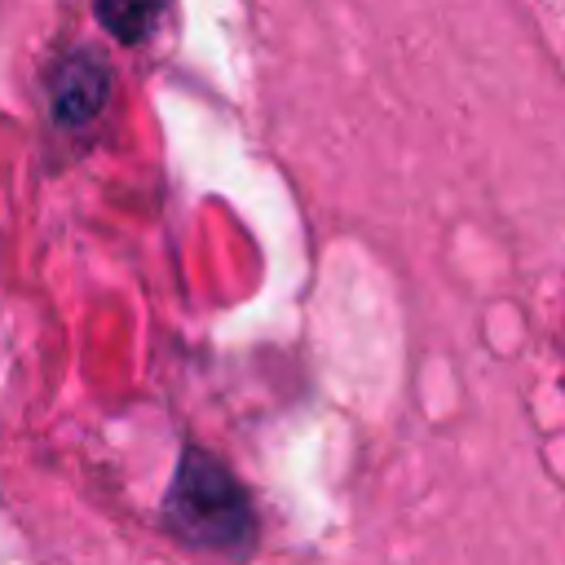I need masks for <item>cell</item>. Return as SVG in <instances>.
Masks as SVG:
<instances>
[{
	"label": "cell",
	"mask_w": 565,
	"mask_h": 565,
	"mask_svg": "<svg viewBox=\"0 0 565 565\" xmlns=\"http://www.w3.org/2000/svg\"><path fill=\"white\" fill-rule=\"evenodd\" d=\"M106 88H110V71L97 53L79 49L71 57H62V66L53 71V115H57V124H66V128L88 124L102 110Z\"/></svg>",
	"instance_id": "cell-2"
},
{
	"label": "cell",
	"mask_w": 565,
	"mask_h": 565,
	"mask_svg": "<svg viewBox=\"0 0 565 565\" xmlns=\"http://www.w3.org/2000/svg\"><path fill=\"white\" fill-rule=\"evenodd\" d=\"M159 13H163V0H97V18L119 44L146 40L154 31Z\"/></svg>",
	"instance_id": "cell-3"
},
{
	"label": "cell",
	"mask_w": 565,
	"mask_h": 565,
	"mask_svg": "<svg viewBox=\"0 0 565 565\" xmlns=\"http://www.w3.org/2000/svg\"><path fill=\"white\" fill-rule=\"evenodd\" d=\"M168 521L194 547H212L225 556L252 552V530H256L252 503L243 486L203 450H185V459L177 463L172 494H168Z\"/></svg>",
	"instance_id": "cell-1"
}]
</instances>
